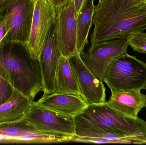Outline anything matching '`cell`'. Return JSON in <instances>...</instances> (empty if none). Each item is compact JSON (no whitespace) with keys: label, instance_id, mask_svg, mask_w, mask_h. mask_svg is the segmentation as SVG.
<instances>
[{"label":"cell","instance_id":"e0dca14e","mask_svg":"<svg viewBox=\"0 0 146 145\" xmlns=\"http://www.w3.org/2000/svg\"><path fill=\"white\" fill-rule=\"evenodd\" d=\"M95 0H85L82 7L76 18V47L78 54L84 51L88 43V36L92 26Z\"/></svg>","mask_w":146,"mask_h":145},{"label":"cell","instance_id":"7a4b0ae2","mask_svg":"<svg viewBox=\"0 0 146 145\" xmlns=\"http://www.w3.org/2000/svg\"><path fill=\"white\" fill-rule=\"evenodd\" d=\"M0 64L15 90L31 100L44 91L39 59L33 57L27 43L3 38L0 43Z\"/></svg>","mask_w":146,"mask_h":145},{"label":"cell","instance_id":"ffe728a7","mask_svg":"<svg viewBox=\"0 0 146 145\" xmlns=\"http://www.w3.org/2000/svg\"><path fill=\"white\" fill-rule=\"evenodd\" d=\"M6 20V16L0 14V43L7 33Z\"/></svg>","mask_w":146,"mask_h":145},{"label":"cell","instance_id":"2e32d148","mask_svg":"<svg viewBox=\"0 0 146 145\" xmlns=\"http://www.w3.org/2000/svg\"><path fill=\"white\" fill-rule=\"evenodd\" d=\"M56 93L80 96V92L69 59L62 55L55 76Z\"/></svg>","mask_w":146,"mask_h":145},{"label":"cell","instance_id":"8fae6325","mask_svg":"<svg viewBox=\"0 0 146 145\" xmlns=\"http://www.w3.org/2000/svg\"><path fill=\"white\" fill-rule=\"evenodd\" d=\"M69 60L78 83L81 96L88 105L106 102V88L103 82L97 79L86 66L80 54L69 58Z\"/></svg>","mask_w":146,"mask_h":145},{"label":"cell","instance_id":"6da1fadb","mask_svg":"<svg viewBox=\"0 0 146 145\" xmlns=\"http://www.w3.org/2000/svg\"><path fill=\"white\" fill-rule=\"evenodd\" d=\"M93 17L91 45L146 30V3L141 0H98Z\"/></svg>","mask_w":146,"mask_h":145},{"label":"cell","instance_id":"d6986e66","mask_svg":"<svg viewBox=\"0 0 146 145\" xmlns=\"http://www.w3.org/2000/svg\"><path fill=\"white\" fill-rule=\"evenodd\" d=\"M129 46L140 53L146 54V33L143 31L134 33L127 38Z\"/></svg>","mask_w":146,"mask_h":145},{"label":"cell","instance_id":"cb8c5ba5","mask_svg":"<svg viewBox=\"0 0 146 145\" xmlns=\"http://www.w3.org/2000/svg\"><path fill=\"white\" fill-rule=\"evenodd\" d=\"M141 1L143 2L146 3V0H141Z\"/></svg>","mask_w":146,"mask_h":145},{"label":"cell","instance_id":"30bf717a","mask_svg":"<svg viewBox=\"0 0 146 145\" xmlns=\"http://www.w3.org/2000/svg\"><path fill=\"white\" fill-rule=\"evenodd\" d=\"M65 138L42 132L25 119L0 124V141L23 143H62Z\"/></svg>","mask_w":146,"mask_h":145},{"label":"cell","instance_id":"d4e9b609","mask_svg":"<svg viewBox=\"0 0 146 145\" xmlns=\"http://www.w3.org/2000/svg\"></svg>","mask_w":146,"mask_h":145},{"label":"cell","instance_id":"3957f363","mask_svg":"<svg viewBox=\"0 0 146 145\" xmlns=\"http://www.w3.org/2000/svg\"><path fill=\"white\" fill-rule=\"evenodd\" d=\"M76 135L82 133L110 134L127 137L146 134V121L123 115L105 103L88 105L74 117Z\"/></svg>","mask_w":146,"mask_h":145},{"label":"cell","instance_id":"603a6c76","mask_svg":"<svg viewBox=\"0 0 146 145\" xmlns=\"http://www.w3.org/2000/svg\"><path fill=\"white\" fill-rule=\"evenodd\" d=\"M4 0H0V11H1V5L2 4Z\"/></svg>","mask_w":146,"mask_h":145},{"label":"cell","instance_id":"9c48e42d","mask_svg":"<svg viewBox=\"0 0 146 145\" xmlns=\"http://www.w3.org/2000/svg\"><path fill=\"white\" fill-rule=\"evenodd\" d=\"M62 55L58 42L56 20L49 30L39 57L44 94H51L56 92V73Z\"/></svg>","mask_w":146,"mask_h":145},{"label":"cell","instance_id":"52a82bcc","mask_svg":"<svg viewBox=\"0 0 146 145\" xmlns=\"http://www.w3.org/2000/svg\"><path fill=\"white\" fill-rule=\"evenodd\" d=\"M127 39H112L91 45L80 54L81 58L88 70L100 81L104 82L106 69L121 54L127 52Z\"/></svg>","mask_w":146,"mask_h":145},{"label":"cell","instance_id":"5bb4252c","mask_svg":"<svg viewBox=\"0 0 146 145\" xmlns=\"http://www.w3.org/2000/svg\"><path fill=\"white\" fill-rule=\"evenodd\" d=\"M140 90L123 91L111 95L106 104L117 112L133 118L146 107V94Z\"/></svg>","mask_w":146,"mask_h":145},{"label":"cell","instance_id":"ac0fdd59","mask_svg":"<svg viewBox=\"0 0 146 145\" xmlns=\"http://www.w3.org/2000/svg\"><path fill=\"white\" fill-rule=\"evenodd\" d=\"M14 90L6 71L0 64V104L10 98Z\"/></svg>","mask_w":146,"mask_h":145},{"label":"cell","instance_id":"7402d4cb","mask_svg":"<svg viewBox=\"0 0 146 145\" xmlns=\"http://www.w3.org/2000/svg\"><path fill=\"white\" fill-rule=\"evenodd\" d=\"M56 10L60 7L65 5L70 0H50Z\"/></svg>","mask_w":146,"mask_h":145},{"label":"cell","instance_id":"4fadbf2b","mask_svg":"<svg viewBox=\"0 0 146 145\" xmlns=\"http://www.w3.org/2000/svg\"><path fill=\"white\" fill-rule=\"evenodd\" d=\"M36 102L46 109L73 117L82 112L88 105L80 96L56 93L43 94Z\"/></svg>","mask_w":146,"mask_h":145},{"label":"cell","instance_id":"277c9868","mask_svg":"<svg viewBox=\"0 0 146 145\" xmlns=\"http://www.w3.org/2000/svg\"><path fill=\"white\" fill-rule=\"evenodd\" d=\"M104 81L111 95L123 91L146 90V63L125 53L108 66Z\"/></svg>","mask_w":146,"mask_h":145},{"label":"cell","instance_id":"5b68a950","mask_svg":"<svg viewBox=\"0 0 146 145\" xmlns=\"http://www.w3.org/2000/svg\"><path fill=\"white\" fill-rule=\"evenodd\" d=\"M36 0H4L0 14L5 15L8 41L27 44L29 41Z\"/></svg>","mask_w":146,"mask_h":145},{"label":"cell","instance_id":"8992f818","mask_svg":"<svg viewBox=\"0 0 146 145\" xmlns=\"http://www.w3.org/2000/svg\"><path fill=\"white\" fill-rule=\"evenodd\" d=\"M24 119L37 129L69 140L76 135L74 117L46 109L33 101Z\"/></svg>","mask_w":146,"mask_h":145},{"label":"cell","instance_id":"7c38bea8","mask_svg":"<svg viewBox=\"0 0 146 145\" xmlns=\"http://www.w3.org/2000/svg\"><path fill=\"white\" fill-rule=\"evenodd\" d=\"M58 42L62 54L69 58L78 55L76 47V17L73 0L56 10Z\"/></svg>","mask_w":146,"mask_h":145},{"label":"cell","instance_id":"44dd1931","mask_svg":"<svg viewBox=\"0 0 146 145\" xmlns=\"http://www.w3.org/2000/svg\"><path fill=\"white\" fill-rule=\"evenodd\" d=\"M74 3L75 9L76 17H77L79 14V12L82 7L85 0H73Z\"/></svg>","mask_w":146,"mask_h":145},{"label":"cell","instance_id":"ba28073f","mask_svg":"<svg viewBox=\"0 0 146 145\" xmlns=\"http://www.w3.org/2000/svg\"><path fill=\"white\" fill-rule=\"evenodd\" d=\"M57 12L50 0H36L27 46L33 57L39 59L46 37L56 20Z\"/></svg>","mask_w":146,"mask_h":145},{"label":"cell","instance_id":"9a60e30c","mask_svg":"<svg viewBox=\"0 0 146 145\" xmlns=\"http://www.w3.org/2000/svg\"><path fill=\"white\" fill-rule=\"evenodd\" d=\"M33 101L14 90L10 98L0 104V124L24 119Z\"/></svg>","mask_w":146,"mask_h":145}]
</instances>
